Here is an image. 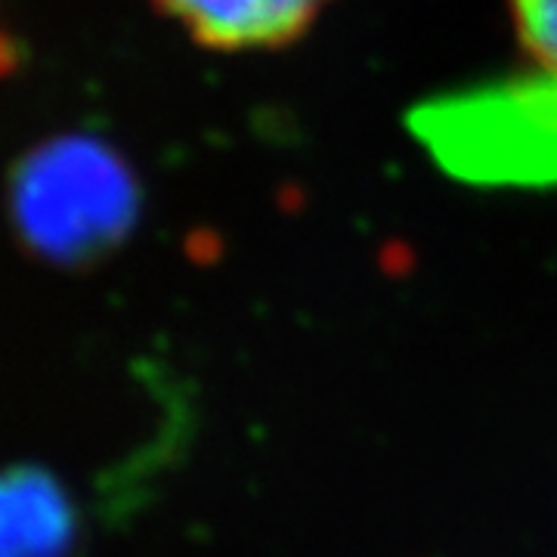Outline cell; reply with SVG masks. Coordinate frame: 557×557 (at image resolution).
<instances>
[{
    "label": "cell",
    "instance_id": "cell-1",
    "mask_svg": "<svg viewBox=\"0 0 557 557\" xmlns=\"http://www.w3.org/2000/svg\"><path fill=\"white\" fill-rule=\"evenodd\" d=\"M409 131L443 174L498 189L557 186V69L539 65L421 100Z\"/></svg>",
    "mask_w": 557,
    "mask_h": 557
},
{
    "label": "cell",
    "instance_id": "cell-2",
    "mask_svg": "<svg viewBox=\"0 0 557 557\" xmlns=\"http://www.w3.org/2000/svg\"><path fill=\"white\" fill-rule=\"evenodd\" d=\"M10 220L44 263L81 270L134 233L143 189L112 143L62 134L28 149L10 171Z\"/></svg>",
    "mask_w": 557,
    "mask_h": 557
},
{
    "label": "cell",
    "instance_id": "cell-3",
    "mask_svg": "<svg viewBox=\"0 0 557 557\" xmlns=\"http://www.w3.org/2000/svg\"><path fill=\"white\" fill-rule=\"evenodd\" d=\"M205 50L245 53L288 47L332 0H152Z\"/></svg>",
    "mask_w": 557,
    "mask_h": 557
},
{
    "label": "cell",
    "instance_id": "cell-4",
    "mask_svg": "<svg viewBox=\"0 0 557 557\" xmlns=\"http://www.w3.org/2000/svg\"><path fill=\"white\" fill-rule=\"evenodd\" d=\"M81 518L62 480L35 465L0 468V557H78Z\"/></svg>",
    "mask_w": 557,
    "mask_h": 557
},
{
    "label": "cell",
    "instance_id": "cell-5",
    "mask_svg": "<svg viewBox=\"0 0 557 557\" xmlns=\"http://www.w3.org/2000/svg\"><path fill=\"white\" fill-rule=\"evenodd\" d=\"M511 20L533 62L557 69V0H511Z\"/></svg>",
    "mask_w": 557,
    "mask_h": 557
},
{
    "label": "cell",
    "instance_id": "cell-6",
    "mask_svg": "<svg viewBox=\"0 0 557 557\" xmlns=\"http://www.w3.org/2000/svg\"><path fill=\"white\" fill-rule=\"evenodd\" d=\"M22 62V44L10 32L0 28V78L13 75Z\"/></svg>",
    "mask_w": 557,
    "mask_h": 557
}]
</instances>
